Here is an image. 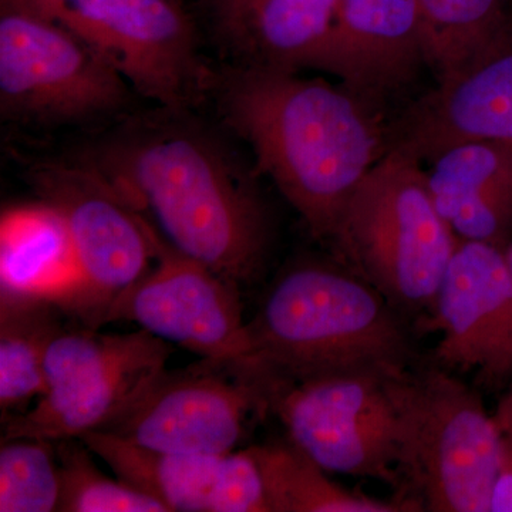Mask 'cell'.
Masks as SVG:
<instances>
[{
  "label": "cell",
  "mask_w": 512,
  "mask_h": 512,
  "mask_svg": "<svg viewBox=\"0 0 512 512\" xmlns=\"http://www.w3.org/2000/svg\"><path fill=\"white\" fill-rule=\"evenodd\" d=\"M256 376L281 380L406 370L410 340L394 306L359 275L335 266L288 269L248 322Z\"/></svg>",
  "instance_id": "cell-3"
},
{
  "label": "cell",
  "mask_w": 512,
  "mask_h": 512,
  "mask_svg": "<svg viewBox=\"0 0 512 512\" xmlns=\"http://www.w3.org/2000/svg\"><path fill=\"white\" fill-rule=\"evenodd\" d=\"M170 355L168 342L144 329H60L46 352L45 393L8 421L3 439L57 443L106 429L163 375Z\"/></svg>",
  "instance_id": "cell-7"
},
{
  "label": "cell",
  "mask_w": 512,
  "mask_h": 512,
  "mask_svg": "<svg viewBox=\"0 0 512 512\" xmlns=\"http://www.w3.org/2000/svg\"><path fill=\"white\" fill-rule=\"evenodd\" d=\"M443 365L498 384L512 373V272L505 249L458 242L433 309Z\"/></svg>",
  "instance_id": "cell-14"
},
{
  "label": "cell",
  "mask_w": 512,
  "mask_h": 512,
  "mask_svg": "<svg viewBox=\"0 0 512 512\" xmlns=\"http://www.w3.org/2000/svg\"><path fill=\"white\" fill-rule=\"evenodd\" d=\"M208 94L256 165L320 239L332 241L386 136L359 96L291 70L225 64Z\"/></svg>",
  "instance_id": "cell-2"
},
{
  "label": "cell",
  "mask_w": 512,
  "mask_h": 512,
  "mask_svg": "<svg viewBox=\"0 0 512 512\" xmlns=\"http://www.w3.org/2000/svg\"><path fill=\"white\" fill-rule=\"evenodd\" d=\"M256 386L289 441L328 473L399 483L416 380L407 370H355Z\"/></svg>",
  "instance_id": "cell-4"
},
{
  "label": "cell",
  "mask_w": 512,
  "mask_h": 512,
  "mask_svg": "<svg viewBox=\"0 0 512 512\" xmlns=\"http://www.w3.org/2000/svg\"><path fill=\"white\" fill-rule=\"evenodd\" d=\"M501 434L500 463L491 497V512H512V431Z\"/></svg>",
  "instance_id": "cell-25"
},
{
  "label": "cell",
  "mask_w": 512,
  "mask_h": 512,
  "mask_svg": "<svg viewBox=\"0 0 512 512\" xmlns=\"http://www.w3.org/2000/svg\"><path fill=\"white\" fill-rule=\"evenodd\" d=\"M225 64L338 72L339 0H198Z\"/></svg>",
  "instance_id": "cell-15"
},
{
  "label": "cell",
  "mask_w": 512,
  "mask_h": 512,
  "mask_svg": "<svg viewBox=\"0 0 512 512\" xmlns=\"http://www.w3.org/2000/svg\"><path fill=\"white\" fill-rule=\"evenodd\" d=\"M40 201L59 212L79 284L63 312L103 325L114 302L147 274L164 241L89 165L40 164L30 174Z\"/></svg>",
  "instance_id": "cell-10"
},
{
  "label": "cell",
  "mask_w": 512,
  "mask_h": 512,
  "mask_svg": "<svg viewBox=\"0 0 512 512\" xmlns=\"http://www.w3.org/2000/svg\"><path fill=\"white\" fill-rule=\"evenodd\" d=\"M424 56L440 77L474 55L510 22L512 0H416Z\"/></svg>",
  "instance_id": "cell-22"
},
{
  "label": "cell",
  "mask_w": 512,
  "mask_h": 512,
  "mask_svg": "<svg viewBox=\"0 0 512 512\" xmlns=\"http://www.w3.org/2000/svg\"><path fill=\"white\" fill-rule=\"evenodd\" d=\"M258 464L269 512L414 511L402 500L382 501L353 493L330 480L328 471L288 441L248 448Z\"/></svg>",
  "instance_id": "cell-20"
},
{
  "label": "cell",
  "mask_w": 512,
  "mask_h": 512,
  "mask_svg": "<svg viewBox=\"0 0 512 512\" xmlns=\"http://www.w3.org/2000/svg\"><path fill=\"white\" fill-rule=\"evenodd\" d=\"M57 306L46 301L2 299L0 303V409H25L46 390L45 359L62 329Z\"/></svg>",
  "instance_id": "cell-21"
},
{
  "label": "cell",
  "mask_w": 512,
  "mask_h": 512,
  "mask_svg": "<svg viewBox=\"0 0 512 512\" xmlns=\"http://www.w3.org/2000/svg\"><path fill=\"white\" fill-rule=\"evenodd\" d=\"M134 92L119 70L49 20L0 10V110L36 126L89 123L119 114Z\"/></svg>",
  "instance_id": "cell-8"
},
{
  "label": "cell",
  "mask_w": 512,
  "mask_h": 512,
  "mask_svg": "<svg viewBox=\"0 0 512 512\" xmlns=\"http://www.w3.org/2000/svg\"><path fill=\"white\" fill-rule=\"evenodd\" d=\"M332 241L394 308L433 309L460 238L421 164L389 150L363 177Z\"/></svg>",
  "instance_id": "cell-5"
},
{
  "label": "cell",
  "mask_w": 512,
  "mask_h": 512,
  "mask_svg": "<svg viewBox=\"0 0 512 512\" xmlns=\"http://www.w3.org/2000/svg\"><path fill=\"white\" fill-rule=\"evenodd\" d=\"M190 110L158 107L100 141L83 164L103 175L178 254L232 284L264 266L269 225L251 178Z\"/></svg>",
  "instance_id": "cell-1"
},
{
  "label": "cell",
  "mask_w": 512,
  "mask_h": 512,
  "mask_svg": "<svg viewBox=\"0 0 512 512\" xmlns=\"http://www.w3.org/2000/svg\"><path fill=\"white\" fill-rule=\"evenodd\" d=\"M265 406L256 384L234 366L204 360L165 372L106 433L164 453L224 456L241 441L249 413Z\"/></svg>",
  "instance_id": "cell-12"
},
{
  "label": "cell",
  "mask_w": 512,
  "mask_h": 512,
  "mask_svg": "<svg viewBox=\"0 0 512 512\" xmlns=\"http://www.w3.org/2000/svg\"><path fill=\"white\" fill-rule=\"evenodd\" d=\"M494 419L497 421V426L501 433H510L512 431V387L510 392L505 394L503 400L498 404Z\"/></svg>",
  "instance_id": "cell-26"
},
{
  "label": "cell",
  "mask_w": 512,
  "mask_h": 512,
  "mask_svg": "<svg viewBox=\"0 0 512 512\" xmlns=\"http://www.w3.org/2000/svg\"><path fill=\"white\" fill-rule=\"evenodd\" d=\"M62 512H168L160 501L134 485L101 473L80 439L57 441Z\"/></svg>",
  "instance_id": "cell-23"
},
{
  "label": "cell",
  "mask_w": 512,
  "mask_h": 512,
  "mask_svg": "<svg viewBox=\"0 0 512 512\" xmlns=\"http://www.w3.org/2000/svg\"><path fill=\"white\" fill-rule=\"evenodd\" d=\"M505 256H507L508 265H510V269L512 272V239L508 247L505 248Z\"/></svg>",
  "instance_id": "cell-27"
},
{
  "label": "cell",
  "mask_w": 512,
  "mask_h": 512,
  "mask_svg": "<svg viewBox=\"0 0 512 512\" xmlns=\"http://www.w3.org/2000/svg\"><path fill=\"white\" fill-rule=\"evenodd\" d=\"M53 441L9 440L0 448V512L57 511L59 460Z\"/></svg>",
  "instance_id": "cell-24"
},
{
  "label": "cell",
  "mask_w": 512,
  "mask_h": 512,
  "mask_svg": "<svg viewBox=\"0 0 512 512\" xmlns=\"http://www.w3.org/2000/svg\"><path fill=\"white\" fill-rule=\"evenodd\" d=\"M421 60L426 56L416 0H339L336 74L353 93L396 86Z\"/></svg>",
  "instance_id": "cell-17"
},
{
  "label": "cell",
  "mask_w": 512,
  "mask_h": 512,
  "mask_svg": "<svg viewBox=\"0 0 512 512\" xmlns=\"http://www.w3.org/2000/svg\"><path fill=\"white\" fill-rule=\"evenodd\" d=\"M237 288L164 242L156 266L111 305L104 323L134 322L204 360L242 369L252 348Z\"/></svg>",
  "instance_id": "cell-11"
},
{
  "label": "cell",
  "mask_w": 512,
  "mask_h": 512,
  "mask_svg": "<svg viewBox=\"0 0 512 512\" xmlns=\"http://www.w3.org/2000/svg\"><path fill=\"white\" fill-rule=\"evenodd\" d=\"M2 6L80 37L158 107L191 110L208 94L212 72L183 0H2Z\"/></svg>",
  "instance_id": "cell-6"
},
{
  "label": "cell",
  "mask_w": 512,
  "mask_h": 512,
  "mask_svg": "<svg viewBox=\"0 0 512 512\" xmlns=\"http://www.w3.org/2000/svg\"><path fill=\"white\" fill-rule=\"evenodd\" d=\"M412 427L400 467L416 511L491 512L501 434L480 396L446 372L414 377Z\"/></svg>",
  "instance_id": "cell-9"
},
{
  "label": "cell",
  "mask_w": 512,
  "mask_h": 512,
  "mask_svg": "<svg viewBox=\"0 0 512 512\" xmlns=\"http://www.w3.org/2000/svg\"><path fill=\"white\" fill-rule=\"evenodd\" d=\"M431 163V195L457 237L507 248L512 239V143L471 141Z\"/></svg>",
  "instance_id": "cell-16"
},
{
  "label": "cell",
  "mask_w": 512,
  "mask_h": 512,
  "mask_svg": "<svg viewBox=\"0 0 512 512\" xmlns=\"http://www.w3.org/2000/svg\"><path fill=\"white\" fill-rule=\"evenodd\" d=\"M80 440L117 477L156 498L168 512H229L234 451L224 456L164 453L100 430Z\"/></svg>",
  "instance_id": "cell-18"
},
{
  "label": "cell",
  "mask_w": 512,
  "mask_h": 512,
  "mask_svg": "<svg viewBox=\"0 0 512 512\" xmlns=\"http://www.w3.org/2000/svg\"><path fill=\"white\" fill-rule=\"evenodd\" d=\"M79 284L66 225L46 202L3 212L0 221L2 299L46 301L64 311Z\"/></svg>",
  "instance_id": "cell-19"
},
{
  "label": "cell",
  "mask_w": 512,
  "mask_h": 512,
  "mask_svg": "<svg viewBox=\"0 0 512 512\" xmlns=\"http://www.w3.org/2000/svg\"><path fill=\"white\" fill-rule=\"evenodd\" d=\"M483 140L512 143V18L406 111L387 134L386 151H399L421 164Z\"/></svg>",
  "instance_id": "cell-13"
}]
</instances>
